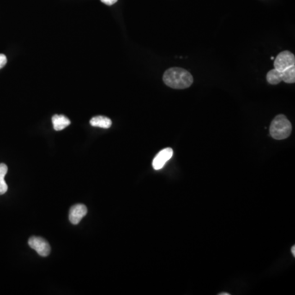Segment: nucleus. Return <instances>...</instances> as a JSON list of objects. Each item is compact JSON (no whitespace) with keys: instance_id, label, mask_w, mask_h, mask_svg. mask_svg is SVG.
I'll use <instances>...</instances> for the list:
<instances>
[{"instance_id":"nucleus-1","label":"nucleus","mask_w":295,"mask_h":295,"mask_svg":"<svg viewBox=\"0 0 295 295\" xmlns=\"http://www.w3.org/2000/svg\"><path fill=\"white\" fill-rule=\"evenodd\" d=\"M163 81L168 87L176 90L189 88L194 82L191 74L181 68H171L163 75Z\"/></svg>"},{"instance_id":"nucleus-2","label":"nucleus","mask_w":295,"mask_h":295,"mask_svg":"<svg viewBox=\"0 0 295 295\" xmlns=\"http://www.w3.org/2000/svg\"><path fill=\"white\" fill-rule=\"evenodd\" d=\"M292 131V125L285 115H278L271 123L270 134L275 140H285Z\"/></svg>"},{"instance_id":"nucleus-3","label":"nucleus","mask_w":295,"mask_h":295,"mask_svg":"<svg viewBox=\"0 0 295 295\" xmlns=\"http://www.w3.org/2000/svg\"><path fill=\"white\" fill-rule=\"evenodd\" d=\"M274 60L275 69L280 71V72H282L292 66H295V55L290 51H284V52L280 53Z\"/></svg>"},{"instance_id":"nucleus-4","label":"nucleus","mask_w":295,"mask_h":295,"mask_svg":"<svg viewBox=\"0 0 295 295\" xmlns=\"http://www.w3.org/2000/svg\"><path fill=\"white\" fill-rule=\"evenodd\" d=\"M29 245L31 249H35L42 257L49 256L51 251L49 243L41 237L33 236L28 241Z\"/></svg>"},{"instance_id":"nucleus-5","label":"nucleus","mask_w":295,"mask_h":295,"mask_svg":"<svg viewBox=\"0 0 295 295\" xmlns=\"http://www.w3.org/2000/svg\"><path fill=\"white\" fill-rule=\"evenodd\" d=\"M172 156H173V150L171 148H166L160 151L155 158H153V168L155 170H160L163 168V166H165V164L172 158Z\"/></svg>"},{"instance_id":"nucleus-6","label":"nucleus","mask_w":295,"mask_h":295,"mask_svg":"<svg viewBox=\"0 0 295 295\" xmlns=\"http://www.w3.org/2000/svg\"><path fill=\"white\" fill-rule=\"evenodd\" d=\"M86 214H87V207L85 205H74L70 209L69 220L73 225H77Z\"/></svg>"},{"instance_id":"nucleus-7","label":"nucleus","mask_w":295,"mask_h":295,"mask_svg":"<svg viewBox=\"0 0 295 295\" xmlns=\"http://www.w3.org/2000/svg\"><path fill=\"white\" fill-rule=\"evenodd\" d=\"M52 122L54 128L57 131L65 129L71 124L70 120L63 115H55L52 117Z\"/></svg>"},{"instance_id":"nucleus-8","label":"nucleus","mask_w":295,"mask_h":295,"mask_svg":"<svg viewBox=\"0 0 295 295\" xmlns=\"http://www.w3.org/2000/svg\"><path fill=\"white\" fill-rule=\"evenodd\" d=\"M91 126L94 127H100L104 129H109L111 126V119L109 117H104V116H97L91 120Z\"/></svg>"},{"instance_id":"nucleus-9","label":"nucleus","mask_w":295,"mask_h":295,"mask_svg":"<svg viewBox=\"0 0 295 295\" xmlns=\"http://www.w3.org/2000/svg\"><path fill=\"white\" fill-rule=\"evenodd\" d=\"M8 173V166L4 163L0 164V194H5L8 190V184L4 181L6 174Z\"/></svg>"},{"instance_id":"nucleus-10","label":"nucleus","mask_w":295,"mask_h":295,"mask_svg":"<svg viewBox=\"0 0 295 295\" xmlns=\"http://www.w3.org/2000/svg\"><path fill=\"white\" fill-rule=\"evenodd\" d=\"M267 80L268 83L271 85H278L282 81V75L280 71L277 70V69H272L270 71L269 73H267Z\"/></svg>"},{"instance_id":"nucleus-11","label":"nucleus","mask_w":295,"mask_h":295,"mask_svg":"<svg viewBox=\"0 0 295 295\" xmlns=\"http://www.w3.org/2000/svg\"><path fill=\"white\" fill-rule=\"evenodd\" d=\"M282 81L285 83L292 84L295 82V67L292 66L290 68L281 72Z\"/></svg>"},{"instance_id":"nucleus-12","label":"nucleus","mask_w":295,"mask_h":295,"mask_svg":"<svg viewBox=\"0 0 295 295\" xmlns=\"http://www.w3.org/2000/svg\"><path fill=\"white\" fill-rule=\"evenodd\" d=\"M7 62H8V59L5 55L0 54V69H2L7 64Z\"/></svg>"},{"instance_id":"nucleus-13","label":"nucleus","mask_w":295,"mask_h":295,"mask_svg":"<svg viewBox=\"0 0 295 295\" xmlns=\"http://www.w3.org/2000/svg\"><path fill=\"white\" fill-rule=\"evenodd\" d=\"M101 2L106 5L111 6L117 3V0H101Z\"/></svg>"},{"instance_id":"nucleus-14","label":"nucleus","mask_w":295,"mask_h":295,"mask_svg":"<svg viewBox=\"0 0 295 295\" xmlns=\"http://www.w3.org/2000/svg\"><path fill=\"white\" fill-rule=\"evenodd\" d=\"M291 252H292L293 256L295 257V246H293Z\"/></svg>"},{"instance_id":"nucleus-15","label":"nucleus","mask_w":295,"mask_h":295,"mask_svg":"<svg viewBox=\"0 0 295 295\" xmlns=\"http://www.w3.org/2000/svg\"><path fill=\"white\" fill-rule=\"evenodd\" d=\"M220 295H230V294H228V293H221V294H220Z\"/></svg>"},{"instance_id":"nucleus-16","label":"nucleus","mask_w":295,"mask_h":295,"mask_svg":"<svg viewBox=\"0 0 295 295\" xmlns=\"http://www.w3.org/2000/svg\"><path fill=\"white\" fill-rule=\"evenodd\" d=\"M271 59L274 60L275 59V57H271Z\"/></svg>"}]
</instances>
